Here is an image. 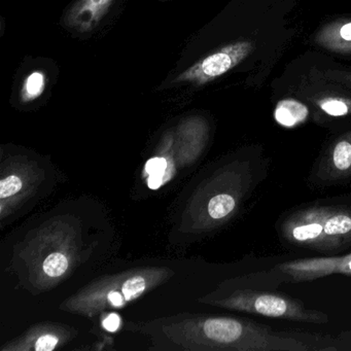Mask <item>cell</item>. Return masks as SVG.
I'll use <instances>...</instances> for the list:
<instances>
[{
	"mask_svg": "<svg viewBox=\"0 0 351 351\" xmlns=\"http://www.w3.org/2000/svg\"><path fill=\"white\" fill-rule=\"evenodd\" d=\"M254 49V45L248 40L228 45L189 67L174 80L173 84L206 85L239 64Z\"/></svg>",
	"mask_w": 351,
	"mask_h": 351,
	"instance_id": "obj_4",
	"label": "cell"
},
{
	"mask_svg": "<svg viewBox=\"0 0 351 351\" xmlns=\"http://www.w3.org/2000/svg\"><path fill=\"white\" fill-rule=\"evenodd\" d=\"M112 3L114 0H77L64 16L65 26L88 34L99 25Z\"/></svg>",
	"mask_w": 351,
	"mask_h": 351,
	"instance_id": "obj_6",
	"label": "cell"
},
{
	"mask_svg": "<svg viewBox=\"0 0 351 351\" xmlns=\"http://www.w3.org/2000/svg\"><path fill=\"white\" fill-rule=\"evenodd\" d=\"M332 274L351 275V252L344 256L289 261L258 275L262 279L280 285L312 281Z\"/></svg>",
	"mask_w": 351,
	"mask_h": 351,
	"instance_id": "obj_2",
	"label": "cell"
},
{
	"mask_svg": "<svg viewBox=\"0 0 351 351\" xmlns=\"http://www.w3.org/2000/svg\"><path fill=\"white\" fill-rule=\"evenodd\" d=\"M163 176H149V180H147V184L152 190H157L161 186L162 182H163Z\"/></svg>",
	"mask_w": 351,
	"mask_h": 351,
	"instance_id": "obj_18",
	"label": "cell"
},
{
	"mask_svg": "<svg viewBox=\"0 0 351 351\" xmlns=\"http://www.w3.org/2000/svg\"><path fill=\"white\" fill-rule=\"evenodd\" d=\"M221 304L232 309L276 319L315 324L328 322V314L306 307L300 300L273 291L239 289Z\"/></svg>",
	"mask_w": 351,
	"mask_h": 351,
	"instance_id": "obj_1",
	"label": "cell"
},
{
	"mask_svg": "<svg viewBox=\"0 0 351 351\" xmlns=\"http://www.w3.org/2000/svg\"><path fill=\"white\" fill-rule=\"evenodd\" d=\"M58 344V339L53 335H45L40 337L36 343V349L38 351H52Z\"/></svg>",
	"mask_w": 351,
	"mask_h": 351,
	"instance_id": "obj_15",
	"label": "cell"
},
{
	"mask_svg": "<svg viewBox=\"0 0 351 351\" xmlns=\"http://www.w3.org/2000/svg\"><path fill=\"white\" fill-rule=\"evenodd\" d=\"M45 272L51 277H59L66 272L69 261L62 254H52L46 258L43 265Z\"/></svg>",
	"mask_w": 351,
	"mask_h": 351,
	"instance_id": "obj_10",
	"label": "cell"
},
{
	"mask_svg": "<svg viewBox=\"0 0 351 351\" xmlns=\"http://www.w3.org/2000/svg\"><path fill=\"white\" fill-rule=\"evenodd\" d=\"M311 178L322 186L351 180V131L332 141L318 161Z\"/></svg>",
	"mask_w": 351,
	"mask_h": 351,
	"instance_id": "obj_5",
	"label": "cell"
},
{
	"mask_svg": "<svg viewBox=\"0 0 351 351\" xmlns=\"http://www.w3.org/2000/svg\"><path fill=\"white\" fill-rule=\"evenodd\" d=\"M108 299L110 303L112 306H116V307H121V306L124 305V301H126L122 293H119V291H110L108 293Z\"/></svg>",
	"mask_w": 351,
	"mask_h": 351,
	"instance_id": "obj_17",
	"label": "cell"
},
{
	"mask_svg": "<svg viewBox=\"0 0 351 351\" xmlns=\"http://www.w3.org/2000/svg\"><path fill=\"white\" fill-rule=\"evenodd\" d=\"M46 88V75L42 71H34L28 75L23 84L21 98L24 102L32 101L44 93Z\"/></svg>",
	"mask_w": 351,
	"mask_h": 351,
	"instance_id": "obj_9",
	"label": "cell"
},
{
	"mask_svg": "<svg viewBox=\"0 0 351 351\" xmlns=\"http://www.w3.org/2000/svg\"><path fill=\"white\" fill-rule=\"evenodd\" d=\"M330 208L315 205L291 213L280 226L283 239L299 247L326 250L324 230Z\"/></svg>",
	"mask_w": 351,
	"mask_h": 351,
	"instance_id": "obj_3",
	"label": "cell"
},
{
	"mask_svg": "<svg viewBox=\"0 0 351 351\" xmlns=\"http://www.w3.org/2000/svg\"><path fill=\"white\" fill-rule=\"evenodd\" d=\"M318 42L335 51H351V22L324 28L318 36Z\"/></svg>",
	"mask_w": 351,
	"mask_h": 351,
	"instance_id": "obj_8",
	"label": "cell"
},
{
	"mask_svg": "<svg viewBox=\"0 0 351 351\" xmlns=\"http://www.w3.org/2000/svg\"><path fill=\"white\" fill-rule=\"evenodd\" d=\"M121 319L120 316L116 313L110 314L106 319L102 322V326L108 332H116L120 326Z\"/></svg>",
	"mask_w": 351,
	"mask_h": 351,
	"instance_id": "obj_16",
	"label": "cell"
},
{
	"mask_svg": "<svg viewBox=\"0 0 351 351\" xmlns=\"http://www.w3.org/2000/svg\"><path fill=\"white\" fill-rule=\"evenodd\" d=\"M322 112L330 117H344L351 112V102L338 98H326L319 102Z\"/></svg>",
	"mask_w": 351,
	"mask_h": 351,
	"instance_id": "obj_11",
	"label": "cell"
},
{
	"mask_svg": "<svg viewBox=\"0 0 351 351\" xmlns=\"http://www.w3.org/2000/svg\"><path fill=\"white\" fill-rule=\"evenodd\" d=\"M308 114L307 106L295 99L281 100L274 110L275 121L285 128H293L305 122Z\"/></svg>",
	"mask_w": 351,
	"mask_h": 351,
	"instance_id": "obj_7",
	"label": "cell"
},
{
	"mask_svg": "<svg viewBox=\"0 0 351 351\" xmlns=\"http://www.w3.org/2000/svg\"><path fill=\"white\" fill-rule=\"evenodd\" d=\"M22 189V182L18 176H11L0 182V198L13 196Z\"/></svg>",
	"mask_w": 351,
	"mask_h": 351,
	"instance_id": "obj_13",
	"label": "cell"
},
{
	"mask_svg": "<svg viewBox=\"0 0 351 351\" xmlns=\"http://www.w3.org/2000/svg\"><path fill=\"white\" fill-rule=\"evenodd\" d=\"M145 289V280L141 276H135L133 278H129L124 283L122 289V293H124L125 300L130 301L139 297Z\"/></svg>",
	"mask_w": 351,
	"mask_h": 351,
	"instance_id": "obj_12",
	"label": "cell"
},
{
	"mask_svg": "<svg viewBox=\"0 0 351 351\" xmlns=\"http://www.w3.org/2000/svg\"><path fill=\"white\" fill-rule=\"evenodd\" d=\"M167 168V162L163 158H153L147 161L145 165V171L149 176H161L165 173Z\"/></svg>",
	"mask_w": 351,
	"mask_h": 351,
	"instance_id": "obj_14",
	"label": "cell"
}]
</instances>
